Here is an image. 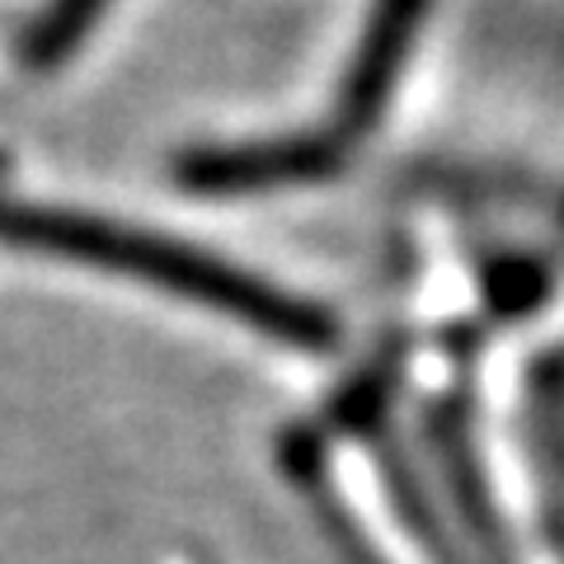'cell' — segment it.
Wrapping results in <instances>:
<instances>
[{
    "label": "cell",
    "instance_id": "3957f363",
    "mask_svg": "<svg viewBox=\"0 0 564 564\" xmlns=\"http://www.w3.org/2000/svg\"><path fill=\"white\" fill-rule=\"evenodd\" d=\"M329 161H334V141H296V147L198 155V161L184 165V174L198 188H259V184L292 180V174H311Z\"/></svg>",
    "mask_w": 564,
    "mask_h": 564
},
{
    "label": "cell",
    "instance_id": "7a4b0ae2",
    "mask_svg": "<svg viewBox=\"0 0 564 564\" xmlns=\"http://www.w3.org/2000/svg\"><path fill=\"white\" fill-rule=\"evenodd\" d=\"M429 6L433 0H377L372 6V20L362 29V43L352 52L339 95V141L362 137L381 118L404 62H410V47L419 39Z\"/></svg>",
    "mask_w": 564,
    "mask_h": 564
},
{
    "label": "cell",
    "instance_id": "6da1fadb",
    "mask_svg": "<svg viewBox=\"0 0 564 564\" xmlns=\"http://www.w3.org/2000/svg\"><path fill=\"white\" fill-rule=\"evenodd\" d=\"M0 236L14 245H33L47 254H66L95 269H113L122 278L151 282L161 292L188 296L198 306H212L231 321L273 334L296 348H325L329 321L302 296L273 288L254 273L231 269L217 254H203L193 245L132 231L122 221L85 217V212H52V207H0Z\"/></svg>",
    "mask_w": 564,
    "mask_h": 564
},
{
    "label": "cell",
    "instance_id": "277c9868",
    "mask_svg": "<svg viewBox=\"0 0 564 564\" xmlns=\"http://www.w3.org/2000/svg\"><path fill=\"white\" fill-rule=\"evenodd\" d=\"M109 6V0H52V10L39 20L29 39V62L33 66H52L62 62L70 47L80 43V33L99 20V10Z\"/></svg>",
    "mask_w": 564,
    "mask_h": 564
}]
</instances>
